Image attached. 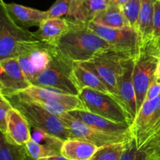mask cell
<instances>
[{
    "label": "cell",
    "mask_w": 160,
    "mask_h": 160,
    "mask_svg": "<svg viewBox=\"0 0 160 160\" xmlns=\"http://www.w3.org/2000/svg\"><path fill=\"white\" fill-rule=\"evenodd\" d=\"M38 160H69V159H67V158L62 156V155H57V156H50V157L43 158V159H40Z\"/></svg>",
    "instance_id": "e575fe53"
},
{
    "label": "cell",
    "mask_w": 160,
    "mask_h": 160,
    "mask_svg": "<svg viewBox=\"0 0 160 160\" xmlns=\"http://www.w3.org/2000/svg\"><path fill=\"white\" fill-rule=\"evenodd\" d=\"M160 95V80L158 79L156 77L154 81L152 82L150 84L149 88H148V91H147L146 96H145V101H148V100L154 99V98H157Z\"/></svg>",
    "instance_id": "d6a6232c"
},
{
    "label": "cell",
    "mask_w": 160,
    "mask_h": 160,
    "mask_svg": "<svg viewBox=\"0 0 160 160\" xmlns=\"http://www.w3.org/2000/svg\"><path fill=\"white\" fill-rule=\"evenodd\" d=\"M99 147L87 141L70 138L64 141L61 148V155L69 160H90Z\"/></svg>",
    "instance_id": "ffe728a7"
},
{
    "label": "cell",
    "mask_w": 160,
    "mask_h": 160,
    "mask_svg": "<svg viewBox=\"0 0 160 160\" xmlns=\"http://www.w3.org/2000/svg\"><path fill=\"white\" fill-rule=\"evenodd\" d=\"M160 143V131L158 132V134L155 136L154 138L145 147L147 146H150V145H156V144H159Z\"/></svg>",
    "instance_id": "d590c367"
},
{
    "label": "cell",
    "mask_w": 160,
    "mask_h": 160,
    "mask_svg": "<svg viewBox=\"0 0 160 160\" xmlns=\"http://www.w3.org/2000/svg\"><path fill=\"white\" fill-rule=\"evenodd\" d=\"M71 2L72 0H56L47 10L48 18H61L63 16H67Z\"/></svg>",
    "instance_id": "4dcf8cb0"
},
{
    "label": "cell",
    "mask_w": 160,
    "mask_h": 160,
    "mask_svg": "<svg viewBox=\"0 0 160 160\" xmlns=\"http://www.w3.org/2000/svg\"><path fill=\"white\" fill-rule=\"evenodd\" d=\"M125 142L101 147L90 160H119L124 148Z\"/></svg>",
    "instance_id": "83f0119b"
},
{
    "label": "cell",
    "mask_w": 160,
    "mask_h": 160,
    "mask_svg": "<svg viewBox=\"0 0 160 160\" xmlns=\"http://www.w3.org/2000/svg\"><path fill=\"white\" fill-rule=\"evenodd\" d=\"M159 131H160V129H159ZM159 131H158V132H159Z\"/></svg>",
    "instance_id": "60d3db41"
},
{
    "label": "cell",
    "mask_w": 160,
    "mask_h": 160,
    "mask_svg": "<svg viewBox=\"0 0 160 160\" xmlns=\"http://www.w3.org/2000/svg\"><path fill=\"white\" fill-rule=\"evenodd\" d=\"M68 112L90 128L101 132L115 135L132 136L131 125L128 123L112 121L101 116L82 109H75Z\"/></svg>",
    "instance_id": "9a60e30c"
},
{
    "label": "cell",
    "mask_w": 160,
    "mask_h": 160,
    "mask_svg": "<svg viewBox=\"0 0 160 160\" xmlns=\"http://www.w3.org/2000/svg\"><path fill=\"white\" fill-rule=\"evenodd\" d=\"M133 68L134 59L128 58L125 59L117 84V99L126 110L131 125L134 123L138 113L137 97L133 82Z\"/></svg>",
    "instance_id": "5bb4252c"
},
{
    "label": "cell",
    "mask_w": 160,
    "mask_h": 160,
    "mask_svg": "<svg viewBox=\"0 0 160 160\" xmlns=\"http://www.w3.org/2000/svg\"><path fill=\"white\" fill-rule=\"evenodd\" d=\"M73 65L74 62L62 56L56 48L49 66L31 81V84L61 93L78 95L81 88L75 78Z\"/></svg>",
    "instance_id": "7a4b0ae2"
},
{
    "label": "cell",
    "mask_w": 160,
    "mask_h": 160,
    "mask_svg": "<svg viewBox=\"0 0 160 160\" xmlns=\"http://www.w3.org/2000/svg\"><path fill=\"white\" fill-rule=\"evenodd\" d=\"M158 61L159 58L153 56L144 45L134 59L133 82L137 97L138 111L145 102L150 84L156 78Z\"/></svg>",
    "instance_id": "8fae6325"
},
{
    "label": "cell",
    "mask_w": 160,
    "mask_h": 160,
    "mask_svg": "<svg viewBox=\"0 0 160 160\" xmlns=\"http://www.w3.org/2000/svg\"><path fill=\"white\" fill-rule=\"evenodd\" d=\"M148 154L146 160H160V143L148 147Z\"/></svg>",
    "instance_id": "836d02e7"
},
{
    "label": "cell",
    "mask_w": 160,
    "mask_h": 160,
    "mask_svg": "<svg viewBox=\"0 0 160 160\" xmlns=\"http://www.w3.org/2000/svg\"><path fill=\"white\" fill-rule=\"evenodd\" d=\"M92 22L111 28H121L129 26L121 6L110 2L107 7L100 12Z\"/></svg>",
    "instance_id": "7402d4cb"
},
{
    "label": "cell",
    "mask_w": 160,
    "mask_h": 160,
    "mask_svg": "<svg viewBox=\"0 0 160 160\" xmlns=\"http://www.w3.org/2000/svg\"><path fill=\"white\" fill-rule=\"evenodd\" d=\"M20 160H29V158H28V156H24V157H23L22 159H20Z\"/></svg>",
    "instance_id": "f35d334b"
},
{
    "label": "cell",
    "mask_w": 160,
    "mask_h": 160,
    "mask_svg": "<svg viewBox=\"0 0 160 160\" xmlns=\"http://www.w3.org/2000/svg\"><path fill=\"white\" fill-rule=\"evenodd\" d=\"M16 95L22 99L40 105L58 117L61 113L75 109L86 110L79 95L61 93L39 86L31 85L25 90L16 94Z\"/></svg>",
    "instance_id": "277c9868"
},
{
    "label": "cell",
    "mask_w": 160,
    "mask_h": 160,
    "mask_svg": "<svg viewBox=\"0 0 160 160\" xmlns=\"http://www.w3.org/2000/svg\"><path fill=\"white\" fill-rule=\"evenodd\" d=\"M12 108L13 106L9 100L0 94V131L2 134H5L6 131L8 117Z\"/></svg>",
    "instance_id": "1f68e13d"
},
{
    "label": "cell",
    "mask_w": 160,
    "mask_h": 160,
    "mask_svg": "<svg viewBox=\"0 0 160 160\" xmlns=\"http://www.w3.org/2000/svg\"><path fill=\"white\" fill-rule=\"evenodd\" d=\"M56 47L41 41H28L20 44L17 57L31 82L49 66Z\"/></svg>",
    "instance_id": "5b68a950"
},
{
    "label": "cell",
    "mask_w": 160,
    "mask_h": 160,
    "mask_svg": "<svg viewBox=\"0 0 160 160\" xmlns=\"http://www.w3.org/2000/svg\"><path fill=\"white\" fill-rule=\"evenodd\" d=\"M70 28L56 48L73 62H86L97 55L113 50L106 41L89 28L88 24L69 19Z\"/></svg>",
    "instance_id": "6da1fadb"
},
{
    "label": "cell",
    "mask_w": 160,
    "mask_h": 160,
    "mask_svg": "<svg viewBox=\"0 0 160 160\" xmlns=\"http://www.w3.org/2000/svg\"><path fill=\"white\" fill-rule=\"evenodd\" d=\"M148 151V148H139L135 138L132 137L125 142L124 148L119 160H146Z\"/></svg>",
    "instance_id": "4316f807"
},
{
    "label": "cell",
    "mask_w": 160,
    "mask_h": 160,
    "mask_svg": "<svg viewBox=\"0 0 160 160\" xmlns=\"http://www.w3.org/2000/svg\"><path fill=\"white\" fill-rule=\"evenodd\" d=\"M23 147H24L28 157L32 160H38L43 159V158L50 157V156L61 155V153L55 148L43 145V144L38 143L33 140L32 138L29 142H27L25 145H23Z\"/></svg>",
    "instance_id": "d4e9b609"
},
{
    "label": "cell",
    "mask_w": 160,
    "mask_h": 160,
    "mask_svg": "<svg viewBox=\"0 0 160 160\" xmlns=\"http://www.w3.org/2000/svg\"><path fill=\"white\" fill-rule=\"evenodd\" d=\"M109 3L108 0H72L67 17L88 24Z\"/></svg>",
    "instance_id": "e0dca14e"
},
{
    "label": "cell",
    "mask_w": 160,
    "mask_h": 160,
    "mask_svg": "<svg viewBox=\"0 0 160 160\" xmlns=\"http://www.w3.org/2000/svg\"><path fill=\"white\" fill-rule=\"evenodd\" d=\"M28 156L24 147L14 145L1 133L0 137V160H20Z\"/></svg>",
    "instance_id": "484cf974"
},
{
    "label": "cell",
    "mask_w": 160,
    "mask_h": 160,
    "mask_svg": "<svg viewBox=\"0 0 160 160\" xmlns=\"http://www.w3.org/2000/svg\"><path fill=\"white\" fill-rule=\"evenodd\" d=\"M59 117L65 123L66 126L70 129L73 138H79L87 141L99 148L111 144L127 142L133 137L127 135H115L98 131L86 125L78 119L75 118L68 112L61 113Z\"/></svg>",
    "instance_id": "7c38bea8"
},
{
    "label": "cell",
    "mask_w": 160,
    "mask_h": 160,
    "mask_svg": "<svg viewBox=\"0 0 160 160\" xmlns=\"http://www.w3.org/2000/svg\"><path fill=\"white\" fill-rule=\"evenodd\" d=\"M128 58L131 57L111 50L100 53L90 60L78 63L95 73L107 86L111 95L117 98L119 77L123 69V62Z\"/></svg>",
    "instance_id": "ba28073f"
},
{
    "label": "cell",
    "mask_w": 160,
    "mask_h": 160,
    "mask_svg": "<svg viewBox=\"0 0 160 160\" xmlns=\"http://www.w3.org/2000/svg\"><path fill=\"white\" fill-rule=\"evenodd\" d=\"M32 85L27 78L17 57L0 60V94L16 95Z\"/></svg>",
    "instance_id": "4fadbf2b"
},
{
    "label": "cell",
    "mask_w": 160,
    "mask_h": 160,
    "mask_svg": "<svg viewBox=\"0 0 160 160\" xmlns=\"http://www.w3.org/2000/svg\"><path fill=\"white\" fill-rule=\"evenodd\" d=\"M141 1L142 0H129L121 6L128 24L136 29L140 12Z\"/></svg>",
    "instance_id": "f546056e"
},
{
    "label": "cell",
    "mask_w": 160,
    "mask_h": 160,
    "mask_svg": "<svg viewBox=\"0 0 160 160\" xmlns=\"http://www.w3.org/2000/svg\"><path fill=\"white\" fill-rule=\"evenodd\" d=\"M128 1H129V0H110V2H113V3H116V4L119 5V6H122L123 5H124L125 3L127 2Z\"/></svg>",
    "instance_id": "8d00e7d4"
},
{
    "label": "cell",
    "mask_w": 160,
    "mask_h": 160,
    "mask_svg": "<svg viewBox=\"0 0 160 160\" xmlns=\"http://www.w3.org/2000/svg\"><path fill=\"white\" fill-rule=\"evenodd\" d=\"M73 73H74L77 82L81 89L84 88H88L99 91L105 93L111 94L107 86L101 81V79L95 73H94L86 67L81 66L78 62H74Z\"/></svg>",
    "instance_id": "603a6c76"
},
{
    "label": "cell",
    "mask_w": 160,
    "mask_h": 160,
    "mask_svg": "<svg viewBox=\"0 0 160 160\" xmlns=\"http://www.w3.org/2000/svg\"><path fill=\"white\" fill-rule=\"evenodd\" d=\"M91 30L96 33L112 47L114 51L134 59L138 54L142 41L138 31L130 26L111 28L102 26L95 22L88 23Z\"/></svg>",
    "instance_id": "9c48e42d"
},
{
    "label": "cell",
    "mask_w": 160,
    "mask_h": 160,
    "mask_svg": "<svg viewBox=\"0 0 160 160\" xmlns=\"http://www.w3.org/2000/svg\"><path fill=\"white\" fill-rule=\"evenodd\" d=\"M6 98L14 108L23 114L31 128L42 130L63 141L73 138L70 129L60 117L51 113L40 105L22 99L16 95Z\"/></svg>",
    "instance_id": "3957f363"
},
{
    "label": "cell",
    "mask_w": 160,
    "mask_h": 160,
    "mask_svg": "<svg viewBox=\"0 0 160 160\" xmlns=\"http://www.w3.org/2000/svg\"><path fill=\"white\" fill-rule=\"evenodd\" d=\"M156 77L158 78V79L160 80V58H159V61H158V66H157V70H156Z\"/></svg>",
    "instance_id": "74e56055"
},
{
    "label": "cell",
    "mask_w": 160,
    "mask_h": 160,
    "mask_svg": "<svg viewBox=\"0 0 160 160\" xmlns=\"http://www.w3.org/2000/svg\"><path fill=\"white\" fill-rule=\"evenodd\" d=\"M145 45L153 56L160 58V0H156L153 17V26L151 37Z\"/></svg>",
    "instance_id": "cb8c5ba5"
},
{
    "label": "cell",
    "mask_w": 160,
    "mask_h": 160,
    "mask_svg": "<svg viewBox=\"0 0 160 160\" xmlns=\"http://www.w3.org/2000/svg\"><path fill=\"white\" fill-rule=\"evenodd\" d=\"M108 1H110V0H108Z\"/></svg>",
    "instance_id": "ab89813d"
},
{
    "label": "cell",
    "mask_w": 160,
    "mask_h": 160,
    "mask_svg": "<svg viewBox=\"0 0 160 160\" xmlns=\"http://www.w3.org/2000/svg\"><path fill=\"white\" fill-rule=\"evenodd\" d=\"M31 138L38 143L48 145L55 148L59 152H61V148L62 146L64 141L51 134L42 131V130L31 128Z\"/></svg>",
    "instance_id": "f1b7e54d"
},
{
    "label": "cell",
    "mask_w": 160,
    "mask_h": 160,
    "mask_svg": "<svg viewBox=\"0 0 160 160\" xmlns=\"http://www.w3.org/2000/svg\"><path fill=\"white\" fill-rule=\"evenodd\" d=\"M3 134L9 142L19 146H23L31 139V127L23 114L16 108H12L9 112L6 131Z\"/></svg>",
    "instance_id": "2e32d148"
},
{
    "label": "cell",
    "mask_w": 160,
    "mask_h": 160,
    "mask_svg": "<svg viewBox=\"0 0 160 160\" xmlns=\"http://www.w3.org/2000/svg\"><path fill=\"white\" fill-rule=\"evenodd\" d=\"M70 28L67 18H47L34 31L37 40L56 47L62 36Z\"/></svg>",
    "instance_id": "d6986e66"
},
{
    "label": "cell",
    "mask_w": 160,
    "mask_h": 160,
    "mask_svg": "<svg viewBox=\"0 0 160 160\" xmlns=\"http://www.w3.org/2000/svg\"><path fill=\"white\" fill-rule=\"evenodd\" d=\"M4 2V6L14 21L23 28L28 29L39 27L43 20L48 18L47 11H42L14 2Z\"/></svg>",
    "instance_id": "ac0fdd59"
},
{
    "label": "cell",
    "mask_w": 160,
    "mask_h": 160,
    "mask_svg": "<svg viewBox=\"0 0 160 160\" xmlns=\"http://www.w3.org/2000/svg\"><path fill=\"white\" fill-rule=\"evenodd\" d=\"M37 40L34 32L17 24L0 0V60L17 57L20 43Z\"/></svg>",
    "instance_id": "52a82bcc"
},
{
    "label": "cell",
    "mask_w": 160,
    "mask_h": 160,
    "mask_svg": "<svg viewBox=\"0 0 160 160\" xmlns=\"http://www.w3.org/2000/svg\"><path fill=\"white\" fill-rule=\"evenodd\" d=\"M160 129V95L144 102L131 125L132 136L139 148L146 146Z\"/></svg>",
    "instance_id": "30bf717a"
},
{
    "label": "cell",
    "mask_w": 160,
    "mask_h": 160,
    "mask_svg": "<svg viewBox=\"0 0 160 160\" xmlns=\"http://www.w3.org/2000/svg\"><path fill=\"white\" fill-rule=\"evenodd\" d=\"M79 97L86 110L96 115L118 123L131 125V120L120 102L109 93L84 88L79 92Z\"/></svg>",
    "instance_id": "8992f818"
},
{
    "label": "cell",
    "mask_w": 160,
    "mask_h": 160,
    "mask_svg": "<svg viewBox=\"0 0 160 160\" xmlns=\"http://www.w3.org/2000/svg\"><path fill=\"white\" fill-rule=\"evenodd\" d=\"M156 0H142L137 30L142 38V44L148 42L153 26V17Z\"/></svg>",
    "instance_id": "44dd1931"
}]
</instances>
